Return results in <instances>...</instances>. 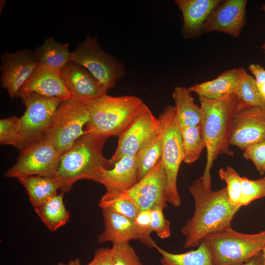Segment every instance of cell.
I'll use <instances>...</instances> for the list:
<instances>
[{
  "mask_svg": "<svg viewBox=\"0 0 265 265\" xmlns=\"http://www.w3.org/2000/svg\"><path fill=\"white\" fill-rule=\"evenodd\" d=\"M96 182L106 190L122 192L129 189L138 182L134 157H124L113 168L103 169Z\"/></svg>",
  "mask_w": 265,
  "mask_h": 265,
  "instance_id": "cell-18",
  "label": "cell"
},
{
  "mask_svg": "<svg viewBox=\"0 0 265 265\" xmlns=\"http://www.w3.org/2000/svg\"><path fill=\"white\" fill-rule=\"evenodd\" d=\"M257 85L261 94L265 100V82Z\"/></svg>",
  "mask_w": 265,
  "mask_h": 265,
  "instance_id": "cell-42",
  "label": "cell"
},
{
  "mask_svg": "<svg viewBox=\"0 0 265 265\" xmlns=\"http://www.w3.org/2000/svg\"><path fill=\"white\" fill-rule=\"evenodd\" d=\"M177 122L180 128L200 125L201 110L188 88L176 86L172 92Z\"/></svg>",
  "mask_w": 265,
  "mask_h": 265,
  "instance_id": "cell-23",
  "label": "cell"
},
{
  "mask_svg": "<svg viewBox=\"0 0 265 265\" xmlns=\"http://www.w3.org/2000/svg\"><path fill=\"white\" fill-rule=\"evenodd\" d=\"M245 70L243 68L227 70L213 80L195 84L188 89L191 93L210 99L235 94Z\"/></svg>",
  "mask_w": 265,
  "mask_h": 265,
  "instance_id": "cell-21",
  "label": "cell"
},
{
  "mask_svg": "<svg viewBox=\"0 0 265 265\" xmlns=\"http://www.w3.org/2000/svg\"><path fill=\"white\" fill-rule=\"evenodd\" d=\"M88 103L91 116L85 131L108 138L119 136L145 104L137 96H112L106 94Z\"/></svg>",
  "mask_w": 265,
  "mask_h": 265,
  "instance_id": "cell-4",
  "label": "cell"
},
{
  "mask_svg": "<svg viewBox=\"0 0 265 265\" xmlns=\"http://www.w3.org/2000/svg\"><path fill=\"white\" fill-rule=\"evenodd\" d=\"M263 257V260H264V265H265V245L262 251Z\"/></svg>",
  "mask_w": 265,
  "mask_h": 265,
  "instance_id": "cell-45",
  "label": "cell"
},
{
  "mask_svg": "<svg viewBox=\"0 0 265 265\" xmlns=\"http://www.w3.org/2000/svg\"><path fill=\"white\" fill-rule=\"evenodd\" d=\"M261 9L265 12V4H263L261 6ZM261 48L264 51L265 54V42L262 45Z\"/></svg>",
  "mask_w": 265,
  "mask_h": 265,
  "instance_id": "cell-44",
  "label": "cell"
},
{
  "mask_svg": "<svg viewBox=\"0 0 265 265\" xmlns=\"http://www.w3.org/2000/svg\"><path fill=\"white\" fill-rule=\"evenodd\" d=\"M64 194L63 192L57 194L41 206L34 209L51 231H55L64 226L70 219V213L63 202Z\"/></svg>",
  "mask_w": 265,
  "mask_h": 265,
  "instance_id": "cell-25",
  "label": "cell"
},
{
  "mask_svg": "<svg viewBox=\"0 0 265 265\" xmlns=\"http://www.w3.org/2000/svg\"><path fill=\"white\" fill-rule=\"evenodd\" d=\"M163 208L157 205L151 209V229L161 239L168 238L171 235L169 221L165 218Z\"/></svg>",
  "mask_w": 265,
  "mask_h": 265,
  "instance_id": "cell-36",
  "label": "cell"
},
{
  "mask_svg": "<svg viewBox=\"0 0 265 265\" xmlns=\"http://www.w3.org/2000/svg\"><path fill=\"white\" fill-rule=\"evenodd\" d=\"M107 138L85 131L61 155L54 178L59 183L62 192H69L74 184L80 180L96 182L103 169L114 167L102 153Z\"/></svg>",
  "mask_w": 265,
  "mask_h": 265,
  "instance_id": "cell-3",
  "label": "cell"
},
{
  "mask_svg": "<svg viewBox=\"0 0 265 265\" xmlns=\"http://www.w3.org/2000/svg\"><path fill=\"white\" fill-rule=\"evenodd\" d=\"M88 265H113L111 248H101L95 252Z\"/></svg>",
  "mask_w": 265,
  "mask_h": 265,
  "instance_id": "cell-38",
  "label": "cell"
},
{
  "mask_svg": "<svg viewBox=\"0 0 265 265\" xmlns=\"http://www.w3.org/2000/svg\"><path fill=\"white\" fill-rule=\"evenodd\" d=\"M243 265H264L262 252L247 260Z\"/></svg>",
  "mask_w": 265,
  "mask_h": 265,
  "instance_id": "cell-40",
  "label": "cell"
},
{
  "mask_svg": "<svg viewBox=\"0 0 265 265\" xmlns=\"http://www.w3.org/2000/svg\"><path fill=\"white\" fill-rule=\"evenodd\" d=\"M30 94L55 97L64 101L73 99L61 76V71L39 64L18 91L21 99Z\"/></svg>",
  "mask_w": 265,
  "mask_h": 265,
  "instance_id": "cell-16",
  "label": "cell"
},
{
  "mask_svg": "<svg viewBox=\"0 0 265 265\" xmlns=\"http://www.w3.org/2000/svg\"><path fill=\"white\" fill-rule=\"evenodd\" d=\"M222 0H176L183 18V31L188 37L195 36L213 10Z\"/></svg>",
  "mask_w": 265,
  "mask_h": 265,
  "instance_id": "cell-19",
  "label": "cell"
},
{
  "mask_svg": "<svg viewBox=\"0 0 265 265\" xmlns=\"http://www.w3.org/2000/svg\"><path fill=\"white\" fill-rule=\"evenodd\" d=\"M158 119L162 132L161 159L166 177V199L167 203L178 207L181 204V199L177 182L180 167L183 162V150L181 130L175 107H166Z\"/></svg>",
  "mask_w": 265,
  "mask_h": 265,
  "instance_id": "cell-6",
  "label": "cell"
},
{
  "mask_svg": "<svg viewBox=\"0 0 265 265\" xmlns=\"http://www.w3.org/2000/svg\"><path fill=\"white\" fill-rule=\"evenodd\" d=\"M88 265L87 264V265Z\"/></svg>",
  "mask_w": 265,
  "mask_h": 265,
  "instance_id": "cell-46",
  "label": "cell"
},
{
  "mask_svg": "<svg viewBox=\"0 0 265 265\" xmlns=\"http://www.w3.org/2000/svg\"><path fill=\"white\" fill-rule=\"evenodd\" d=\"M18 179L26 189L34 209L56 195L60 189L59 183L54 177L34 175Z\"/></svg>",
  "mask_w": 265,
  "mask_h": 265,
  "instance_id": "cell-22",
  "label": "cell"
},
{
  "mask_svg": "<svg viewBox=\"0 0 265 265\" xmlns=\"http://www.w3.org/2000/svg\"><path fill=\"white\" fill-rule=\"evenodd\" d=\"M70 61L86 69L106 91L125 73L124 64L104 51L96 37L87 36L70 53Z\"/></svg>",
  "mask_w": 265,
  "mask_h": 265,
  "instance_id": "cell-8",
  "label": "cell"
},
{
  "mask_svg": "<svg viewBox=\"0 0 265 265\" xmlns=\"http://www.w3.org/2000/svg\"><path fill=\"white\" fill-rule=\"evenodd\" d=\"M160 124L145 104L138 116L129 127L118 136L116 150L109 159L114 164L126 156L135 157L140 148L159 131Z\"/></svg>",
  "mask_w": 265,
  "mask_h": 265,
  "instance_id": "cell-12",
  "label": "cell"
},
{
  "mask_svg": "<svg viewBox=\"0 0 265 265\" xmlns=\"http://www.w3.org/2000/svg\"><path fill=\"white\" fill-rule=\"evenodd\" d=\"M26 110L20 117L21 151L45 139L54 115L64 101L30 94L21 98Z\"/></svg>",
  "mask_w": 265,
  "mask_h": 265,
  "instance_id": "cell-9",
  "label": "cell"
},
{
  "mask_svg": "<svg viewBox=\"0 0 265 265\" xmlns=\"http://www.w3.org/2000/svg\"><path fill=\"white\" fill-rule=\"evenodd\" d=\"M111 248L113 265H144L129 242L114 243Z\"/></svg>",
  "mask_w": 265,
  "mask_h": 265,
  "instance_id": "cell-35",
  "label": "cell"
},
{
  "mask_svg": "<svg viewBox=\"0 0 265 265\" xmlns=\"http://www.w3.org/2000/svg\"><path fill=\"white\" fill-rule=\"evenodd\" d=\"M194 202L193 216L182 227L185 248L197 247L207 235L231 226L240 207L232 205L226 187L218 190L206 187L200 178L188 187Z\"/></svg>",
  "mask_w": 265,
  "mask_h": 265,
  "instance_id": "cell-1",
  "label": "cell"
},
{
  "mask_svg": "<svg viewBox=\"0 0 265 265\" xmlns=\"http://www.w3.org/2000/svg\"><path fill=\"white\" fill-rule=\"evenodd\" d=\"M57 265H81V261L79 258L71 260L67 264L59 263Z\"/></svg>",
  "mask_w": 265,
  "mask_h": 265,
  "instance_id": "cell-41",
  "label": "cell"
},
{
  "mask_svg": "<svg viewBox=\"0 0 265 265\" xmlns=\"http://www.w3.org/2000/svg\"><path fill=\"white\" fill-rule=\"evenodd\" d=\"M218 174L220 180L226 184V188L230 204L241 208L240 199L242 177L230 166H227L226 169L220 168Z\"/></svg>",
  "mask_w": 265,
  "mask_h": 265,
  "instance_id": "cell-31",
  "label": "cell"
},
{
  "mask_svg": "<svg viewBox=\"0 0 265 265\" xmlns=\"http://www.w3.org/2000/svg\"><path fill=\"white\" fill-rule=\"evenodd\" d=\"M249 70L253 75L257 85L265 82V69L259 64H251Z\"/></svg>",
  "mask_w": 265,
  "mask_h": 265,
  "instance_id": "cell-39",
  "label": "cell"
},
{
  "mask_svg": "<svg viewBox=\"0 0 265 265\" xmlns=\"http://www.w3.org/2000/svg\"><path fill=\"white\" fill-rule=\"evenodd\" d=\"M88 102L75 99L63 101L58 107L45 139L62 154L84 133L83 127L90 118Z\"/></svg>",
  "mask_w": 265,
  "mask_h": 265,
  "instance_id": "cell-7",
  "label": "cell"
},
{
  "mask_svg": "<svg viewBox=\"0 0 265 265\" xmlns=\"http://www.w3.org/2000/svg\"><path fill=\"white\" fill-rule=\"evenodd\" d=\"M155 248L161 255V265H214L210 253L203 240L196 249L183 253H170L157 244Z\"/></svg>",
  "mask_w": 265,
  "mask_h": 265,
  "instance_id": "cell-26",
  "label": "cell"
},
{
  "mask_svg": "<svg viewBox=\"0 0 265 265\" xmlns=\"http://www.w3.org/2000/svg\"><path fill=\"white\" fill-rule=\"evenodd\" d=\"M264 197H265V177L257 180L242 177L240 199L241 207Z\"/></svg>",
  "mask_w": 265,
  "mask_h": 265,
  "instance_id": "cell-32",
  "label": "cell"
},
{
  "mask_svg": "<svg viewBox=\"0 0 265 265\" xmlns=\"http://www.w3.org/2000/svg\"><path fill=\"white\" fill-rule=\"evenodd\" d=\"M1 87L9 97H17L19 90L39 64L34 51L28 49L3 52L0 56Z\"/></svg>",
  "mask_w": 265,
  "mask_h": 265,
  "instance_id": "cell-13",
  "label": "cell"
},
{
  "mask_svg": "<svg viewBox=\"0 0 265 265\" xmlns=\"http://www.w3.org/2000/svg\"><path fill=\"white\" fill-rule=\"evenodd\" d=\"M6 1L4 0H0V11L1 13V11L3 10V8L5 5Z\"/></svg>",
  "mask_w": 265,
  "mask_h": 265,
  "instance_id": "cell-43",
  "label": "cell"
},
{
  "mask_svg": "<svg viewBox=\"0 0 265 265\" xmlns=\"http://www.w3.org/2000/svg\"><path fill=\"white\" fill-rule=\"evenodd\" d=\"M20 117L14 116L0 120V143L19 149Z\"/></svg>",
  "mask_w": 265,
  "mask_h": 265,
  "instance_id": "cell-33",
  "label": "cell"
},
{
  "mask_svg": "<svg viewBox=\"0 0 265 265\" xmlns=\"http://www.w3.org/2000/svg\"><path fill=\"white\" fill-rule=\"evenodd\" d=\"M265 140V109L242 104L231 123L230 145L244 150Z\"/></svg>",
  "mask_w": 265,
  "mask_h": 265,
  "instance_id": "cell-14",
  "label": "cell"
},
{
  "mask_svg": "<svg viewBox=\"0 0 265 265\" xmlns=\"http://www.w3.org/2000/svg\"><path fill=\"white\" fill-rule=\"evenodd\" d=\"M69 47V44L58 42L49 37L34 50V53L39 64L61 71L70 61Z\"/></svg>",
  "mask_w": 265,
  "mask_h": 265,
  "instance_id": "cell-24",
  "label": "cell"
},
{
  "mask_svg": "<svg viewBox=\"0 0 265 265\" xmlns=\"http://www.w3.org/2000/svg\"><path fill=\"white\" fill-rule=\"evenodd\" d=\"M162 155V132L157 133L138 151L135 160L138 169V180L143 178L155 165Z\"/></svg>",
  "mask_w": 265,
  "mask_h": 265,
  "instance_id": "cell-27",
  "label": "cell"
},
{
  "mask_svg": "<svg viewBox=\"0 0 265 265\" xmlns=\"http://www.w3.org/2000/svg\"><path fill=\"white\" fill-rule=\"evenodd\" d=\"M243 156L245 159L252 161L260 175L265 173V140L247 148Z\"/></svg>",
  "mask_w": 265,
  "mask_h": 265,
  "instance_id": "cell-37",
  "label": "cell"
},
{
  "mask_svg": "<svg viewBox=\"0 0 265 265\" xmlns=\"http://www.w3.org/2000/svg\"><path fill=\"white\" fill-rule=\"evenodd\" d=\"M61 76L73 99L89 102L106 94L104 87L86 69L71 61L61 69Z\"/></svg>",
  "mask_w": 265,
  "mask_h": 265,
  "instance_id": "cell-17",
  "label": "cell"
},
{
  "mask_svg": "<svg viewBox=\"0 0 265 265\" xmlns=\"http://www.w3.org/2000/svg\"><path fill=\"white\" fill-rule=\"evenodd\" d=\"M235 94L243 105L265 109V100L259 90L254 77L245 70Z\"/></svg>",
  "mask_w": 265,
  "mask_h": 265,
  "instance_id": "cell-29",
  "label": "cell"
},
{
  "mask_svg": "<svg viewBox=\"0 0 265 265\" xmlns=\"http://www.w3.org/2000/svg\"><path fill=\"white\" fill-rule=\"evenodd\" d=\"M166 187V177L161 158L132 187L122 192L112 191L119 197L132 202L140 212L157 205L162 206L163 209L167 208Z\"/></svg>",
  "mask_w": 265,
  "mask_h": 265,
  "instance_id": "cell-11",
  "label": "cell"
},
{
  "mask_svg": "<svg viewBox=\"0 0 265 265\" xmlns=\"http://www.w3.org/2000/svg\"><path fill=\"white\" fill-rule=\"evenodd\" d=\"M201 110L200 127L206 143V163L200 177L204 186L211 188V170L220 155L232 156L230 149L231 123L236 112L242 106L235 94L213 99L198 96Z\"/></svg>",
  "mask_w": 265,
  "mask_h": 265,
  "instance_id": "cell-2",
  "label": "cell"
},
{
  "mask_svg": "<svg viewBox=\"0 0 265 265\" xmlns=\"http://www.w3.org/2000/svg\"><path fill=\"white\" fill-rule=\"evenodd\" d=\"M139 239L147 247L155 248L156 242L151 237V209L143 211L138 214L133 221Z\"/></svg>",
  "mask_w": 265,
  "mask_h": 265,
  "instance_id": "cell-34",
  "label": "cell"
},
{
  "mask_svg": "<svg viewBox=\"0 0 265 265\" xmlns=\"http://www.w3.org/2000/svg\"><path fill=\"white\" fill-rule=\"evenodd\" d=\"M61 155L50 141L45 139L21 151L17 162L4 176L17 179L34 175L55 177Z\"/></svg>",
  "mask_w": 265,
  "mask_h": 265,
  "instance_id": "cell-10",
  "label": "cell"
},
{
  "mask_svg": "<svg viewBox=\"0 0 265 265\" xmlns=\"http://www.w3.org/2000/svg\"><path fill=\"white\" fill-rule=\"evenodd\" d=\"M104 230L99 235V243L129 242L138 240L133 221L107 209H103Z\"/></svg>",
  "mask_w": 265,
  "mask_h": 265,
  "instance_id": "cell-20",
  "label": "cell"
},
{
  "mask_svg": "<svg viewBox=\"0 0 265 265\" xmlns=\"http://www.w3.org/2000/svg\"><path fill=\"white\" fill-rule=\"evenodd\" d=\"M99 206L103 209H107L123 215L134 221L140 211L130 201L119 197L112 190H106L102 197Z\"/></svg>",
  "mask_w": 265,
  "mask_h": 265,
  "instance_id": "cell-30",
  "label": "cell"
},
{
  "mask_svg": "<svg viewBox=\"0 0 265 265\" xmlns=\"http://www.w3.org/2000/svg\"><path fill=\"white\" fill-rule=\"evenodd\" d=\"M183 162L191 164L201 156L206 143L200 125L181 128Z\"/></svg>",
  "mask_w": 265,
  "mask_h": 265,
  "instance_id": "cell-28",
  "label": "cell"
},
{
  "mask_svg": "<svg viewBox=\"0 0 265 265\" xmlns=\"http://www.w3.org/2000/svg\"><path fill=\"white\" fill-rule=\"evenodd\" d=\"M202 240L214 265H243L262 252L265 245V231L248 234L237 232L230 227L209 234Z\"/></svg>",
  "mask_w": 265,
  "mask_h": 265,
  "instance_id": "cell-5",
  "label": "cell"
},
{
  "mask_svg": "<svg viewBox=\"0 0 265 265\" xmlns=\"http://www.w3.org/2000/svg\"><path fill=\"white\" fill-rule=\"evenodd\" d=\"M246 0H226L218 5L204 23L205 33L216 31L238 36L245 25Z\"/></svg>",
  "mask_w": 265,
  "mask_h": 265,
  "instance_id": "cell-15",
  "label": "cell"
}]
</instances>
